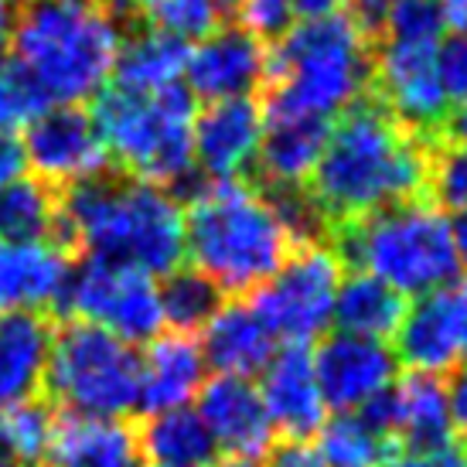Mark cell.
I'll return each mask as SVG.
<instances>
[{"label": "cell", "mask_w": 467, "mask_h": 467, "mask_svg": "<svg viewBox=\"0 0 467 467\" xmlns=\"http://www.w3.org/2000/svg\"><path fill=\"white\" fill-rule=\"evenodd\" d=\"M21 154L25 168H31V178L45 182L55 192L106 178L113 168L99 127L86 106L45 109L25 130Z\"/></svg>", "instance_id": "7c38bea8"}, {"label": "cell", "mask_w": 467, "mask_h": 467, "mask_svg": "<svg viewBox=\"0 0 467 467\" xmlns=\"http://www.w3.org/2000/svg\"><path fill=\"white\" fill-rule=\"evenodd\" d=\"M212 467H263L256 457H225V461H215Z\"/></svg>", "instance_id": "c3c4849f"}, {"label": "cell", "mask_w": 467, "mask_h": 467, "mask_svg": "<svg viewBox=\"0 0 467 467\" xmlns=\"http://www.w3.org/2000/svg\"><path fill=\"white\" fill-rule=\"evenodd\" d=\"M345 263L337 260L327 239L297 246L280 270L249 297L270 327V335L284 345H311L325 335L335 317V297L341 286Z\"/></svg>", "instance_id": "9c48e42d"}, {"label": "cell", "mask_w": 467, "mask_h": 467, "mask_svg": "<svg viewBox=\"0 0 467 467\" xmlns=\"http://www.w3.org/2000/svg\"><path fill=\"white\" fill-rule=\"evenodd\" d=\"M52 109L38 78L31 76L17 58L0 62V133H25L35 119Z\"/></svg>", "instance_id": "1f68e13d"}, {"label": "cell", "mask_w": 467, "mask_h": 467, "mask_svg": "<svg viewBox=\"0 0 467 467\" xmlns=\"http://www.w3.org/2000/svg\"><path fill=\"white\" fill-rule=\"evenodd\" d=\"M266 454L270 457H266L263 467H327L317 443L311 441H280L273 443Z\"/></svg>", "instance_id": "74e56055"}, {"label": "cell", "mask_w": 467, "mask_h": 467, "mask_svg": "<svg viewBox=\"0 0 467 467\" xmlns=\"http://www.w3.org/2000/svg\"><path fill=\"white\" fill-rule=\"evenodd\" d=\"M127 17L109 0H31L11 21V58L52 106H86L109 86Z\"/></svg>", "instance_id": "277c9868"}, {"label": "cell", "mask_w": 467, "mask_h": 467, "mask_svg": "<svg viewBox=\"0 0 467 467\" xmlns=\"http://www.w3.org/2000/svg\"><path fill=\"white\" fill-rule=\"evenodd\" d=\"M327 243L345 266L376 276L406 300L451 286L464 266L451 215L423 198L337 225Z\"/></svg>", "instance_id": "8992f818"}, {"label": "cell", "mask_w": 467, "mask_h": 467, "mask_svg": "<svg viewBox=\"0 0 467 467\" xmlns=\"http://www.w3.org/2000/svg\"><path fill=\"white\" fill-rule=\"evenodd\" d=\"M198 345H202L205 365H212L219 376L249 379L270 365L276 337L263 325L249 297H233L208 317Z\"/></svg>", "instance_id": "44dd1931"}, {"label": "cell", "mask_w": 467, "mask_h": 467, "mask_svg": "<svg viewBox=\"0 0 467 467\" xmlns=\"http://www.w3.org/2000/svg\"><path fill=\"white\" fill-rule=\"evenodd\" d=\"M58 239L92 260L168 276L184 260V205L171 188L106 174L66 188Z\"/></svg>", "instance_id": "7a4b0ae2"}, {"label": "cell", "mask_w": 467, "mask_h": 467, "mask_svg": "<svg viewBox=\"0 0 467 467\" xmlns=\"http://www.w3.org/2000/svg\"><path fill=\"white\" fill-rule=\"evenodd\" d=\"M447 382V402H451V423L461 437H467V365L454 368Z\"/></svg>", "instance_id": "ab89813d"}, {"label": "cell", "mask_w": 467, "mask_h": 467, "mask_svg": "<svg viewBox=\"0 0 467 467\" xmlns=\"http://www.w3.org/2000/svg\"><path fill=\"white\" fill-rule=\"evenodd\" d=\"M400 4H406V0H348V14L368 35H379L392 7H400Z\"/></svg>", "instance_id": "f35d334b"}, {"label": "cell", "mask_w": 467, "mask_h": 467, "mask_svg": "<svg viewBox=\"0 0 467 467\" xmlns=\"http://www.w3.org/2000/svg\"><path fill=\"white\" fill-rule=\"evenodd\" d=\"M402 314H406V297H400L382 280L368 276V273L341 276L335 297V317H331L337 331L386 341L396 335Z\"/></svg>", "instance_id": "83f0119b"}, {"label": "cell", "mask_w": 467, "mask_h": 467, "mask_svg": "<svg viewBox=\"0 0 467 467\" xmlns=\"http://www.w3.org/2000/svg\"><path fill=\"white\" fill-rule=\"evenodd\" d=\"M260 396L273 430L284 441H311L325 427L327 406L314 379L311 351L304 345H286L284 351H273L270 365L263 368Z\"/></svg>", "instance_id": "e0dca14e"}, {"label": "cell", "mask_w": 467, "mask_h": 467, "mask_svg": "<svg viewBox=\"0 0 467 467\" xmlns=\"http://www.w3.org/2000/svg\"><path fill=\"white\" fill-rule=\"evenodd\" d=\"M451 225H454L457 256H461V263H467V208L464 212H457L454 219H451Z\"/></svg>", "instance_id": "bcb514c9"}, {"label": "cell", "mask_w": 467, "mask_h": 467, "mask_svg": "<svg viewBox=\"0 0 467 467\" xmlns=\"http://www.w3.org/2000/svg\"><path fill=\"white\" fill-rule=\"evenodd\" d=\"M379 35L396 41H443V21L433 0H406L392 7Z\"/></svg>", "instance_id": "e575fe53"}, {"label": "cell", "mask_w": 467, "mask_h": 467, "mask_svg": "<svg viewBox=\"0 0 467 467\" xmlns=\"http://www.w3.org/2000/svg\"><path fill=\"white\" fill-rule=\"evenodd\" d=\"M229 17L263 45L280 41L294 27V0H229Z\"/></svg>", "instance_id": "836d02e7"}, {"label": "cell", "mask_w": 467, "mask_h": 467, "mask_svg": "<svg viewBox=\"0 0 467 467\" xmlns=\"http://www.w3.org/2000/svg\"><path fill=\"white\" fill-rule=\"evenodd\" d=\"M184 62H188V45L182 38H171L157 27L130 31L117 55V68L109 86L127 92H161L171 86H182Z\"/></svg>", "instance_id": "484cf974"}, {"label": "cell", "mask_w": 467, "mask_h": 467, "mask_svg": "<svg viewBox=\"0 0 467 467\" xmlns=\"http://www.w3.org/2000/svg\"><path fill=\"white\" fill-rule=\"evenodd\" d=\"M266 113L256 99L205 103L195 117V171L205 182H243L260 154Z\"/></svg>", "instance_id": "9a60e30c"}, {"label": "cell", "mask_w": 467, "mask_h": 467, "mask_svg": "<svg viewBox=\"0 0 467 467\" xmlns=\"http://www.w3.org/2000/svg\"><path fill=\"white\" fill-rule=\"evenodd\" d=\"M294 249L276 202L256 184L205 182L184 208V260L222 297H253Z\"/></svg>", "instance_id": "3957f363"}, {"label": "cell", "mask_w": 467, "mask_h": 467, "mask_svg": "<svg viewBox=\"0 0 467 467\" xmlns=\"http://www.w3.org/2000/svg\"><path fill=\"white\" fill-rule=\"evenodd\" d=\"M161 290V314H164V325L178 335H195L208 325V317L219 311L222 304V290L212 280H205L202 273H195L192 266L188 270H178L164 276V284L157 286Z\"/></svg>", "instance_id": "4dcf8cb0"}, {"label": "cell", "mask_w": 467, "mask_h": 467, "mask_svg": "<svg viewBox=\"0 0 467 467\" xmlns=\"http://www.w3.org/2000/svg\"><path fill=\"white\" fill-rule=\"evenodd\" d=\"M441 41L382 38L372 52L376 103L406 130L433 140L451 117V96L441 82Z\"/></svg>", "instance_id": "8fae6325"}, {"label": "cell", "mask_w": 467, "mask_h": 467, "mask_svg": "<svg viewBox=\"0 0 467 467\" xmlns=\"http://www.w3.org/2000/svg\"><path fill=\"white\" fill-rule=\"evenodd\" d=\"M441 133L451 143H464L467 147V99L464 103L451 106V117H447V123H443Z\"/></svg>", "instance_id": "f6af8a7d"}, {"label": "cell", "mask_w": 467, "mask_h": 467, "mask_svg": "<svg viewBox=\"0 0 467 467\" xmlns=\"http://www.w3.org/2000/svg\"><path fill=\"white\" fill-rule=\"evenodd\" d=\"M382 467H467V437H454L437 447H423V451H406L396 447Z\"/></svg>", "instance_id": "d590c367"}, {"label": "cell", "mask_w": 467, "mask_h": 467, "mask_svg": "<svg viewBox=\"0 0 467 467\" xmlns=\"http://www.w3.org/2000/svg\"><path fill=\"white\" fill-rule=\"evenodd\" d=\"M0 4H4V7H7V4H14V0H0Z\"/></svg>", "instance_id": "f907efd6"}, {"label": "cell", "mask_w": 467, "mask_h": 467, "mask_svg": "<svg viewBox=\"0 0 467 467\" xmlns=\"http://www.w3.org/2000/svg\"><path fill=\"white\" fill-rule=\"evenodd\" d=\"M386 423L396 447L423 451L454 441L447 382L427 372H406L386 389Z\"/></svg>", "instance_id": "7402d4cb"}, {"label": "cell", "mask_w": 467, "mask_h": 467, "mask_svg": "<svg viewBox=\"0 0 467 467\" xmlns=\"http://www.w3.org/2000/svg\"><path fill=\"white\" fill-rule=\"evenodd\" d=\"M62 311L76 321L96 325L109 335L123 337L127 345L154 341L164 327L161 290L150 273L123 266V263L92 260L72 263Z\"/></svg>", "instance_id": "30bf717a"}, {"label": "cell", "mask_w": 467, "mask_h": 467, "mask_svg": "<svg viewBox=\"0 0 467 467\" xmlns=\"http://www.w3.org/2000/svg\"><path fill=\"white\" fill-rule=\"evenodd\" d=\"M72 256L62 243H7L0 239V314L35 311L62 304Z\"/></svg>", "instance_id": "ac0fdd59"}, {"label": "cell", "mask_w": 467, "mask_h": 467, "mask_svg": "<svg viewBox=\"0 0 467 467\" xmlns=\"http://www.w3.org/2000/svg\"><path fill=\"white\" fill-rule=\"evenodd\" d=\"M62 195L38 178H14L0 188V239L7 243H62Z\"/></svg>", "instance_id": "f1b7e54d"}, {"label": "cell", "mask_w": 467, "mask_h": 467, "mask_svg": "<svg viewBox=\"0 0 467 467\" xmlns=\"http://www.w3.org/2000/svg\"><path fill=\"white\" fill-rule=\"evenodd\" d=\"M195 117L198 99L184 82L147 96L106 86L92 109L109 161L133 182L171 192L195 174Z\"/></svg>", "instance_id": "52a82bcc"}, {"label": "cell", "mask_w": 467, "mask_h": 467, "mask_svg": "<svg viewBox=\"0 0 467 467\" xmlns=\"http://www.w3.org/2000/svg\"><path fill=\"white\" fill-rule=\"evenodd\" d=\"M348 11V0H294V25L297 21H325Z\"/></svg>", "instance_id": "b9f144b4"}, {"label": "cell", "mask_w": 467, "mask_h": 467, "mask_svg": "<svg viewBox=\"0 0 467 467\" xmlns=\"http://www.w3.org/2000/svg\"><path fill=\"white\" fill-rule=\"evenodd\" d=\"M25 174V154H21V140L14 133H0V188L14 178Z\"/></svg>", "instance_id": "60d3db41"}, {"label": "cell", "mask_w": 467, "mask_h": 467, "mask_svg": "<svg viewBox=\"0 0 467 467\" xmlns=\"http://www.w3.org/2000/svg\"><path fill=\"white\" fill-rule=\"evenodd\" d=\"M270 76V48L235 25H222L212 35L188 45L184 89L202 103L253 99Z\"/></svg>", "instance_id": "4fadbf2b"}, {"label": "cell", "mask_w": 467, "mask_h": 467, "mask_svg": "<svg viewBox=\"0 0 467 467\" xmlns=\"http://www.w3.org/2000/svg\"><path fill=\"white\" fill-rule=\"evenodd\" d=\"M437 66H441V82L451 103H464L467 99V35H454L451 41H441V55H437Z\"/></svg>", "instance_id": "8d00e7d4"}, {"label": "cell", "mask_w": 467, "mask_h": 467, "mask_svg": "<svg viewBox=\"0 0 467 467\" xmlns=\"http://www.w3.org/2000/svg\"><path fill=\"white\" fill-rule=\"evenodd\" d=\"M433 143L379 103L351 106L327 130L325 154L317 161L307 198L321 212L327 235L382 208L413 202L427 192Z\"/></svg>", "instance_id": "6da1fadb"}, {"label": "cell", "mask_w": 467, "mask_h": 467, "mask_svg": "<svg viewBox=\"0 0 467 467\" xmlns=\"http://www.w3.org/2000/svg\"><path fill=\"white\" fill-rule=\"evenodd\" d=\"M137 430L123 420L58 413L52 454L45 467H137Z\"/></svg>", "instance_id": "d4e9b609"}, {"label": "cell", "mask_w": 467, "mask_h": 467, "mask_svg": "<svg viewBox=\"0 0 467 467\" xmlns=\"http://www.w3.org/2000/svg\"><path fill=\"white\" fill-rule=\"evenodd\" d=\"M11 11L0 4V62L7 58V52H11Z\"/></svg>", "instance_id": "7dc6e473"}, {"label": "cell", "mask_w": 467, "mask_h": 467, "mask_svg": "<svg viewBox=\"0 0 467 467\" xmlns=\"http://www.w3.org/2000/svg\"><path fill=\"white\" fill-rule=\"evenodd\" d=\"M314 379L327 410L355 413L396 382V355L386 341L335 331L311 351Z\"/></svg>", "instance_id": "5bb4252c"}, {"label": "cell", "mask_w": 467, "mask_h": 467, "mask_svg": "<svg viewBox=\"0 0 467 467\" xmlns=\"http://www.w3.org/2000/svg\"><path fill=\"white\" fill-rule=\"evenodd\" d=\"M52 337L55 325L48 314H0V410L38 396Z\"/></svg>", "instance_id": "cb8c5ba5"}, {"label": "cell", "mask_w": 467, "mask_h": 467, "mask_svg": "<svg viewBox=\"0 0 467 467\" xmlns=\"http://www.w3.org/2000/svg\"><path fill=\"white\" fill-rule=\"evenodd\" d=\"M266 109L273 117L331 123L372 89V35L348 11L297 21L270 52Z\"/></svg>", "instance_id": "5b68a950"}, {"label": "cell", "mask_w": 467, "mask_h": 467, "mask_svg": "<svg viewBox=\"0 0 467 467\" xmlns=\"http://www.w3.org/2000/svg\"><path fill=\"white\" fill-rule=\"evenodd\" d=\"M433 7H437L447 31L467 35V0H433Z\"/></svg>", "instance_id": "7bdbcfd3"}, {"label": "cell", "mask_w": 467, "mask_h": 467, "mask_svg": "<svg viewBox=\"0 0 467 467\" xmlns=\"http://www.w3.org/2000/svg\"><path fill=\"white\" fill-rule=\"evenodd\" d=\"M41 389L62 413L123 420L140 406V355L123 337L72 317L55 327Z\"/></svg>", "instance_id": "ba28073f"}, {"label": "cell", "mask_w": 467, "mask_h": 467, "mask_svg": "<svg viewBox=\"0 0 467 467\" xmlns=\"http://www.w3.org/2000/svg\"><path fill=\"white\" fill-rule=\"evenodd\" d=\"M392 337H396L392 355L410 372H427V376L454 372L464 355H461V331H457L451 286L433 290L427 297H416L413 307H406Z\"/></svg>", "instance_id": "d6986e66"}, {"label": "cell", "mask_w": 467, "mask_h": 467, "mask_svg": "<svg viewBox=\"0 0 467 467\" xmlns=\"http://www.w3.org/2000/svg\"><path fill=\"white\" fill-rule=\"evenodd\" d=\"M137 447L150 467H212L219 454L202 416L188 406L147 416L137 430Z\"/></svg>", "instance_id": "4316f807"}, {"label": "cell", "mask_w": 467, "mask_h": 467, "mask_svg": "<svg viewBox=\"0 0 467 467\" xmlns=\"http://www.w3.org/2000/svg\"><path fill=\"white\" fill-rule=\"evenodd\" d=\"M317 433V451L327 467H382L396 451V443L362 413H337L335 420H325Z\"/></svg>", "instance_id": "f546056e"}, {"label": "cell", "mask_w": 467, "mask_h": 467, "mask_svg": "<svg viewBox=\"0 0 467 467\" xmlns=\"http://www.w3.org/2000/svg\"><path fill=\"white\" fill-rule=\"evenodd\" d=\"M427 192L441 212H464L467 208V147L464 143H443L430 154Z\"/></svg>", "instance_id": "d6a6232c"}, {"label": "cell", "mask_w": 467, "mask_h": 467, "mask_svg": "<svg viewBox=\"0 0 467 467\" xmlns=\"http://www.w3.org/2000/svg\"><path fill=\"white\" fill-rule=\"evenodd\" d=\"M331 123L307 117H273L263 123L260 154L253 168L260 171L266 192H307L317 161L325 154Z\"/></svg>", "instance_id": "ffe728a7"}, {"label": "cell", "mask_w": 467, "mask_h": 467, "mask_svg": "<svg viewBox=\"0 0 467 467\" xmlns=\"http://www.w3.org/2000/svg\"><path fill=\"white\" fill-rule=\"evenodd\" d=\"M451 294H454L457 331H461V355L467 358V276H457L451 284Z\"/></svg>", "instance_id": "ee69618b"}, {"label": "cell", "mask_w": 467, "mask_h": 467, "mask_svg": "<svg viewBox=\"0 0 467 467\" xmlns=\"http://www.w3.org/2000/svg\"><path fill=\"white\" fill-rule=\"evenodd\" d=\"M0 467H17L14 461H7V457H0Z\"/></svg>", "instance_id": "681fc988"}, {"label": "cell", "mask_w": 467, "mask_h": 467, "mask_svg": "<svg viewBox=\"0 0 467 467\" xmlns=\"http://www.w3.org/2000/svg\"><path fill=\"white\" fill-rule=\"evenodd\" d=\"M205 355L195 335H157L140 355V410L164 413L188 406L205 386Z\"/></svg>", "instance_id": "603a6c76"}, {"label": "cell", "mask_w": 467, "mask_h": 467, "mask_svg": "<svg viewBox=\"0 0 467 467\" xmlns=\"http://www.w3.org/2000/svg\"><path fill=\"white\" fill-rule=\"evenodd\" d=\"M195 413L202 416L215 447L229 451V457H260L276 443L260 386H253L249 379L215 376L205 382L198 392Z\"/></svg>", "instance_id": "2e32d148"}]
</instances>
